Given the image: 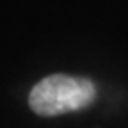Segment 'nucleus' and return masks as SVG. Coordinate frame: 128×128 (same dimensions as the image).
Returning <instances> with one entry per match:
<instances>
[{
	"label": "nucleus",
	"mask_w": 128,
	"mask_h": 128,
	"mask_svg": "<svg viewBox=\"0 0 128 128\" xmlns=\"http://www.w3.org/2000/svg\"><path fill=\"white\" fill-rule=\"evenodd\" d=\"M96 98V87L89 78L70 75H50L32 87L28 105L38 116L52 118L82 110Z\"/></svg>",
	"instance_id": "f257e3e1"
}]
</instances>
